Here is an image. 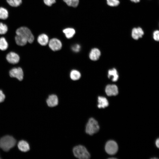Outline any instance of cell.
<instances>
[{
	"label": "cell",
	"instance_id": "cell-1",
	"mask_svg": "<svg viewBox=\"0 0 159 159\" xmlns=\"http://www.w3.org/2000/svg\"><path fill=\"white\" fill-rule=\"evenodd\" d=\"M16 142L12 136H4L0 138V148L4 151H8L15 146Z\"/></svg>",
	"mask_w": 159,
	"mask_h": 159
},
{
	"label": "cell",
	"instance_id": "cell-2",
	"mask_svg": "<svg viewBox=\"0 0 159 159\" xmlns=\"http://www.w3.org/2000/svg\"><path fill=\"white\" fill-rule=\"evenodd\" d=\"M74 156L80 159H88L90 158V153L86 148L82 145H78L74 147L73 149Z\"/></svg>",
	"mask_w": 159,
	"mask_h": 159
},
{
	"label": "cell",
	"instance_id": "cell-3",
	"mask_svg": "<svg viewBox=\"0 0 159 159\" xmlns=\"http://www.w3.org/2000/svg\"><path fill=\"white\" fill-rule=\"evenodd\" d=\"M16 35H19L26 39L28 42L32 43L34 41V37L31 30L25 26L21 27L16 32Z\"/></svg>",
	"mask_w": 159,
	"mask_h": 159
},
{
	"label": "cell",
	"instance_id": "cell-4",
	"mask_svg": "<svg viewBox=\"0 0 159 159\" xmlns=\"http://www.w3.org/2000/svg\"><path fill=\"white\" fill-rule=\"evenodd\" d=\"M99 129L97 121L93 118H90L86 126V132L90 135H92L97 132Z\"/></svg>",
	"mask_w": 159,
	"mask_h": 159
},
{
	"label": "cell",
	"instance_id": "cell-5",
	"mask_svg": "<svg viewBox=\"0 0 159 159\" xmlns=\"http://www.w3.org/2000/svg\"><path fill=\"white\" fill-rule=\"evenodd\" d=\"M118 149L117 145L114 141L109 140L105 145V150L109 155H113L115 154L117 152Z\"/></svg>",
	"mask_w": 159,
	"mask_h": 159
},
{
	"label": "cell",
	"instance_id": "cell-6",
	"mask_svg": "<svg viewBox=\"0 0 159 159\" xmlns=\"http://www.w3.org/2000/svg\"><path fill=\"white\" fill-rule=\"evenodd\" d=\"M9 75L11 77L16 78L20 81H22L24 77V72L20 67L11 69L9 71Z\"/></svg>",
	"mask_w": 159,
	"mask_h": 159
},
{
	"label": "cell",
	"instance_id": "cell-7",
	"mask_svg": "<svg viewBox=\"0 0 159 159\" xmlns=\"http://www.w3.org/2000/svg\"><path fill=\"white\" fill-rule=\"evenodd\" d=\"M48 45L49 48L53 51L60 50L62 47V43L61 41L56 38H53L49 40Z\"/></svg>",
	"mask_w": 159,
	"mask_h": 159
},
{
	"label": "cell",
	"instance_id": "cell-8",
	"mask_svg": "<svg viewBox=\"0 0 159 159\" xmlns=\"http://www.w3.org/2000/svg\"><path fill=\"white\" fill-rule=\"evenodd\" d=\"M7 61L9 63L15 64L18 63L20 60V57L16 53L11 52L9 53L6 57Z\"/></svg>",
	"mask_w": 159,
	"mask_h": 159
},
{
	"label": "cell",
	"instance_id": "cell-9",
	"mask_svg": "<svg viewBox=\"0 0 159 159\" xmlns=\"http://www.w3.org/2000/svg\"><path fill=\"white\" fill-rule=\"evenodd\" d=\"M105 92L109 96H115L118 93V87L115 85H107L105 87Z\"/></svg>",
	"mask_w": 159,
	"mask_h": 159
},
{
	"label": "cell",
	"instance_id": "cell-10",
	"mask_svg": "<svg viewBox=\"0 0 159 159\" xmlns=\"http://www.w3.org/2000/svg\"><path fill=\"white\" fill-rule=\"evenodd\" d=\"M48 106L49 107H53L58 104V99L57 96L54 94L49 95L46 100Z\"/></svg>",
	"mask_w": 159,
	"mask_h": 159
},
{
	"label": "cell",
	"instance_id": "cell-11",
	"mask_svg": "<svg viewBox=\"0 0 159 159\" xmlns=\"http://www.w3.org/2000/svg\"><path fill=\"white\" fill-rule=\"evenodd\" d=\"M144 34V31L141 27L134 28L132 30L131 36L134 39L138 40L142 37Z\"/></svg>",
	"mask_w": 159,
	"mask_h": 159
},
{
	"label": "cell",
	"instance_id": "cell-12",
	"mask_svg": "<svg viewBox=\"0 0 159 159\" xmlns=\"http://www.w3.org/2000/svg\"><path fill=\"white\" fill-rule=\"evenodd\" d=\"M100 55V51L97 48H94L90 51L89 54V57L91 60L95 61L99 59Z\"/></svg>",
	"mask_w": 159,
	"mask_h": 159
},
{
	"label": "cell",
	"instance_id": "cell-13",
	"mask_svg": "<svg viewBox=\"0 0 159 159\" xmlns=\"http://www.w3.org/2000/svg\"><path fill=\"white\" fill-rule=\"evenodd\" d=\"M49 41L48 36L45 34H40L38 36L37 38L38 43L42 46H45L48 44Z\"/></svg>",
	"mask_w": 159,
	"mask_h": 159
},
{
	"label": "cell",
	"instance_id": "cell-14",
	"mask_svg": "<svg viewBox=\"0 0 159 159\" xmlns=\"http://www.w3.org/2000/svg\"><path fill=\"white\" fill-rule=\"evenodd\" d=\"M18 149L23 152H26L30 150V146L29 143L26 141L21 140L18 144Z\"/></svg>",
	"mask_w": 159,
	"mask_h": 159
},
{
	"label": "cell",
	"instance_id": "cell-15",
	"mask_svg": "<svg viewBox=\"0 0 159 159\" xmlns=\"http://www.w3.org/2000/svg\"><path fill=\"white\" fill-rule=\"evenodd\" d=\"M98 107L99 108H105L109 105L108 102L105 97L102 96H99L98 97Z\"/></svg>",
	"mask_w": 159,
	"mask_h": 159
},
{
	"label": "cell",
	"instance_id": "cell-16",
	"mask_svg": "<svg viewBox=\"0 0 159 159\" xmlns=\"http://www.w3.org/2000/svg\"><path fill=\"white\" fill-rule=\"evenodd\" d=\"M108 77L109 79L112 78V80L113 82H116L118 79L119 76L116 69L113 68L110 69L108 71Z\"/></svg>",
	"mask_w": 159,
	"mask_h": 159
},
{
	"label": "cell",
	"instance_id": "cell-17",
	"mask_svg": "<svg viewBox=\"0 0 159 159\" xmlns=\"http://www.w3.org/2000/svg\"><path fill=\"white\" fill-rule=\"evenodd\" d=\"M63 32L66 37L68 39L72 38L75 33V29L72 28H65L63 30Z\"/></svg>",
	"mask_w": 159,
	"mask_h": 159
},
{
	"label": "cell",
	"instance_id": "cell-18",
	"mask_svg": "<svg viewBox=\"0 0 159 159\" xmlns=\"http://www.w3.org/2000/svg\"><path fill=\"white\" fill-rule=\"evenodd\" d=\"M81 74L78 70L73 69L70 73V77L71 80L74 81L79 80L81 77Z\"/></svg>",
	"mask_w": 159,
	"mask_h": 159
},
{
	"label": "cell",
	"instance_id": "cell-19",
	"mask_svg": "<svg viewBox=\"0 0 159 159\" xmlns=\"http://www.w3.org/2000/svg\"><path fill=\"white\" fill-rule=\"evenodd\" d=\"M15 39L16 43L19 46H24L28 42L26 39L19 35H16Z\"/></svg>",
	"mask_w": 159,
	"mask_h": 159
},
{
	"label": "cell",
	"instance_id": "cell-20",
	"mask_svg": "<svg viewBox=\"0 0 159 159\" xmlns=\"http://www.w3.org/2000/svg\"><path fill=\"white\" fill-rule=\"evenodd\" d=\"M8 47V44L6 39L3 37L0 38V50L5 51Z\"/></svg>",
	"mask_w": 159,
	"mask_h": 159
},
{
	"label": "cell",
	"instance_id": "cell-21",
	"mask_svg": "<svg viewBox=\"0 0 159 159\" xmlns=\"http://www.w3.org/2000/svg\"><path fill=\"white\" fill-rule=\"evenodd\" d=\"M9 13L7 10L3 7H0V19H6L8 18Z\"/></svg>",
	"mask_w": 159,
	"mask_h": 159
},
{
	"label": "cell",
	"instance_id": "cell-22",
	"mask_svg": "<svg viewBox=\"0 0 159 159\" xmlns=\"http://www.w3.org/2000/svg\"><path fill=\"white\" fill-rule=\"evenodd\" d=\"M8 4L10 6L16 7L20 5L22 3V0H6Z\"/></svg>",
	"mask_w": 159,
	"mask_h": 159
},
{
	"label": "cell",
	"instance_id": "cell-23",
	"mask_svg": "<svg viewBox=\"0 0 159 159\" xmlns=\"http://www.w3.org/2000/svg\"><path fill=\"white\" fill-rule=\"evenodd\" d=\"M68 6L74 7H77L79 3V0H63Z\"/></svg>",
	"mask_w": 159,
	"mask_h": 159
},
{
	"label": "cell",
	"instance_id": "cell-24",
	"mask_svg": "<svg viewBox=\"0 0 159 159\" xmlns=\"http://www.w3.org/2000/svg\"><path fill=\"white\" fill-rule=\"evenodd\" d=\"M8 28L5 24L0 22V34H5L7 32Z\"/></svg>",
	"mask_w": 159,
	"mask_h": 159
},
{
	"label": "cell",
	"instance_id": "cell-25",
	"mask_svg": "<svg viewBox=\"0 0 159 159\" xmlns=\"http://www.w3.org/2000/svg\"><path fill=\"white\" fill-rule=\"evenodd\" d=\"M106 1L107 5L112 7L117 6L120 4L119 0H106Z\"/></svg>",
	"mask_w": 159,
	"mask_h": 159
},
{
	"label": "cell",
	"instance_id": "cell-26",
	"mask_svg": "<svg viewBox=\"0 0 159 159\" xmlns=\"http://www.w3.org/2000/svg\"><path fill=\"white\" fill-rule=\"evenodd\" d=\"M72 50L74 52H78L81 50V47L80 45L77 44L73 45L71 47Z\"/></svg>",
	"mask_w": 159,
	"mask_h": 159
},
{
	"label": "cell",
	"instance_id": "cell-27",
	"mask_svg": "<svg viewBox=\"0 0 159 159\" xmlns=\"http://www.w3.org/2000/svg\"><path fill=\"white\" fill-rule=\"evenodd\" d=\"M153 37L154 40L158 41L159 40V31L158 30L155 31L153 34Z\"/></svg>",
	"mask_w": 159,
	"mask_h": 159
},
{
	"label": "cell",
	"instance_id": "cell-28",
	"mask_svg": "<svg viewBox=\"0 0 159 159\" xmlns=\"http://www.w3.org/2000/svg\"><path fill=\"white\" fill-rule=\"evenodd\" d=\"M56 0H44V3L47 6H51L55 3Z\"/></svg>",
	"mask_w": 159,
	"mask_h": 159
},
{
	"label": "cell",
	"instance_id": "cell-29",
	"mask_svg": "<svg viewBox=\"0 0 159 159\" xmlns=\"http://www.w3.org/2000/svg\"><path fill=\"white\" fill-rule=\"evenodd\" d=\"M5 98V96L3 91L0 90V103L4 102Z\"/></svg>",
	"mask_w": 159,
	"mask_h": 159
},
{
	"label": "cell",
	"instance_id": "cell-30",
	"mask_svg": "<svg viewBox=\"0 0 159 159\" xmlns=\"http://www.w3.org/2000/svg\"><path fill=\"white\" fill-rule=\"evenodd\" d=\"M155 145L158 148L159 147V138L157 139L155 142Z\"/></svg>",
	"mask_w": 159,
	"mask_h": 159
},
{
	"label": "cell",
	"instance_id": "cell-31",
	"mask_svg": "<svg viewBox=\"0 0 159 159\" xmlns=\"http://www.w3.org/2000/svg\"><path fill=\"white\" fill-rule=\"evenodd\" d=\"M131 1L135 3H138L140 1V0H130Z\"/></svg>",
	"mask_w": 159,
	"mask_h": 159
},
{
	"label": "cell",
	"instance_id": "cell-32",
	"mask_svg": "<svg viewBox=\"0 0 159 159\" xmlns=\"http://www.w3.org/2000/svg\"><path fill=\"white\" fill-rule=\"evenodd\" d=\"M112 158L115 159V158H109V159H112Z\"/></svg>",
	"mask_w": 159,
	"mask_h": 159
},
{
	"label": "cell",
	"instance_id": "cell-33",
	"mask_svg": "<svg viewBox=\"0 0 159 159\" xmlns=\"http://www.w3.org/2000/svg\"><path fill=\"white\" fill-rule=\"evenodd\" d=\"M155 159H157V158H152V159H155Z\"/></svg>",
	"mask_w": 159,
	"mask_h": 159
},
{
	"label": "cell",
	"instance_id": "cell-34",
	"mask_svg": "<svg viewBox=\"0 0 159 159\" xmlns=\"http://www.w3.org/2000/svg\"><path fill=\"white\" fill-rule=\"evenodd\" d=\"M1 158L0 156V159H1Z\"/></svg>",
	"mask_w": 159,
	"mask_h": 159
}]
</instances>
